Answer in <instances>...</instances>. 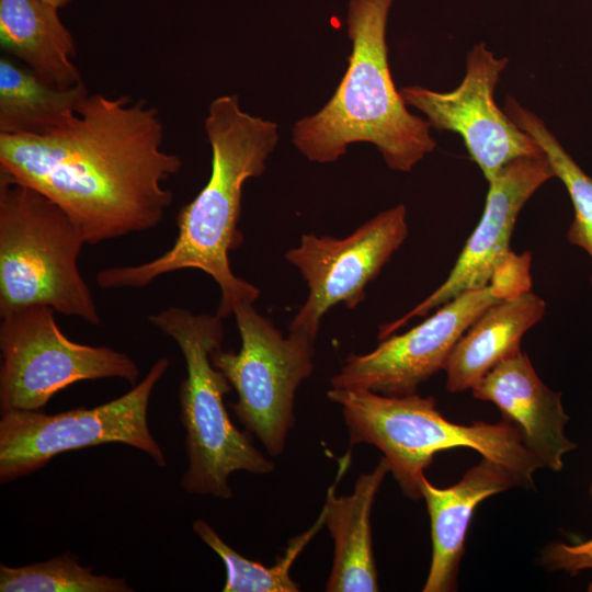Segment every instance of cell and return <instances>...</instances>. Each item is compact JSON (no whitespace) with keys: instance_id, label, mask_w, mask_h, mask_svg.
I'll return each mask as SVG.
<instances>
[{"instance_id":"1","label":"cell","mask_w":592,"mask_h":592,"mask_svg":"<svg viewBox=\"0 0 592 592\" xmlns=\"http://www.w3.org/2000/svg\"><path fill=\"white\" fill-rule=\"evenodd\" d=\"M163 139L160 114L146 100L89 94L49 133H0V174L53 201L87 244H98L162 221L173 202L163 183L183 164Z\"/></svg>"},{"instance_id":"2","label":"cell","mask_w":592,"mask_h":592,"mask_svg":"<svg viewBox=\"0 0 592 592\" xmlns=\"http://www.w3.org/2000/svg\"><path fill=\"white\" fill-rule=\"evenodd\" d=\"M204 128L212 149L209 179L179 210L172 247L147 262L103 269L95 282L104 289L144 288L162 275L200 270L220 289L216 314L224 319L260 296L257 286L234 274L228 253L243 239L238 229L243 184L264 172L280 137L275 122L242 111L236 94L212 101Z\"/></svg>"},{"instance_id":"3","label":"cell","mask_w":592,"mask_h":592,"mask_svg":"<svg viewBox=\"0 0 592 592\" xmlns=\"http://www.w3.org/2000/svg\"><path fill=\"white\" fill-rule=\"evenodd\" d=\"M394 1L350 0L349 66L325 106L292 130L295 147L308 160L334 162L351 144L365 141L390 169L409 172L434 150L431 124L408 111L389 70L386 27Z\"/></svg>"},{"instance_id":"4","label":"cell","mask_w":592,"mask_h":592,"mask_svg":"<svg viewBox=\"0 0 592 592\" xmlns=\"http://www.w3.org/2000/svg\"><path fill=\"white\" fill-rule=\"evenodd\" d=\"M327 396L341 407L350 447L360 443L377 447L402 493L414 501L422 499L424 469L441 451L475 449L513 473L523 488H534L533 475L543 467L519 428L505 419L457 424L443 417L433 397L415 392L388 396L331 388Z\"/></svg>"},{"instance_id":"5","label":"cell","mask_w":592,"mask_h":592,"mask_svg":"<svg viewBox=\"0 0 592 592\" xmlns=\"http://www.w3.org/2000/svg\"><path fill=\"white\" fill-rule=\"evenodd\" d=\"M148 319L178 344L185 361L179 406L187 467L181 487L190 494L231 499V474L266 475L273 471L274 463L234 425L226 410L224 398L232 387L210 357L224 340L223 318L171 306Z\"/></svg>"},{"instance_id":"6","label":"cell","mask_w":592,"mask_h":592,"mask_svg":"<svg viewBox=\"0 0 592 592\" xmlns=\"http://www.w3.org/2000/svg\"><path fill=\"white\" fill-rule=\"evenodd\" d=\"M84 236L53 201L0 174V316L32 306L100 326L78 266Z\"/></svg>"},{"instance_id":"7","label":"cell","mask_w":592,"mask_h":592,"mask_svg":"<svg viewBox=\"0 0 592 592\" xmlns=\"http://www.w3.org/2000/svg\"><path fill=\"white\" fill-rule=\"evenodd\" d=\"M530 265L528 252H512L487 286L446 301L409 331L380 340L373 351L349 356L331 378V388L388 396L414 394L420 384L443 369L456 342L488 307L531 289Z\"/></svg>"},{"instance_id":"8","label":"cell","mask_w":592,"mask_h":592,"mask_svg":"<svg viewBox=\"0 0 592 592\" xmlns=\"http://www.w3.org/2000/svg\"><path fill=\"white\" fill-rule=\"evenodd\" d=\"M232 315L240 349L220 346L212 352V362L237 392L230 403L235 415L276 457L295 424L296 390L315 368L316 339L294 330L284 337L253 304L237 306Z\"/></svg>"},{"instance_id":"9","label":"cell","mask_w":592,"mask_h":592,"mask_svg":"<svg viewBox=\"0 0 592 592\" xmlns=\"http://www.w3.org/2000/svg\"><path fill=\"white\" fill-rule=\"evenodd\" d=\"M169 367L159 358L145 378L109 402L55 414L39 410H11L0 419V482L43 468L55 456L105 443H122L147 454L159 467L166 456L150 432L148 405L156 384Z\"/></svg>"},{"instance_id":"10","label":"cell","mask_w":592,"mask_h":592,"mask_svg":"<svg viewBox=\"0 0 592 592\" xmlns=\"http://www.w3.org/2000/svg\"><path fill=\"white\" fill-rule=\"evenodd\" d=\"M0 351L1 413L39 410L58 391L81 380L121 378L136 385L140 374L126 353L67 338L47 306L1 316Z\"/></svg>"},{"instance_id":"11","label":"cell","mask_w":592,"mask_h":592,"mask_svg":"<svg viewBox=\"0 0 592 592\" xmlns=\"http://www.w3.org/2000/svg\"><path fill=\"white\" fill-rule=\"evenodd\" d=\"M408 236L407 210L399 204L361 225L345 238L305 234L297 247L285 253L308 285V297L289 330L316 339L325 314L343 303L354 309L365 299V289Z\"/></svg>"},{"instance_id":"12","label":"cell","mask_w":592,"mask_h":592,"mask_svg":"<svg viewBox=\"0 0 592 592\" xmlns=\"http://www.w3.org/2000/svg\"><path fill=\"white\" fill-rule=\"evenodd\" d=\"M508 62L479 43L469 50L465 77L456 89L437 92L409 86L400 90L405 103L420 110L432 127L463 138L488 182L515 159L544 156L537 143L494 103V88Z\"/></svg>"},{"instance_id":"13","label":"cell","mask_w":592,"mask_h":592,"mask_svg":"<svg viewBox=\"0 0 592 592\" xmlns=\"http://www.w3.org/2000/svg\"><path fill=\"white\" fill-rule=\"evenodd\" d=\"M551 178L556 177L545 155L519 158L503 167L488 182L482 216L448 276L405 316L380 326L378 339L389 337L411 318L429 315L467 291L487 286L512 252L510 240L522 207Z\"/></svg>"},{"instance_id":"14","label":"cell","mask_w":592,"mask_h":592,"mask_svg":"<svg viewBox=\"0 0 592 592\" xmlns=\"http://www.w3.org/2000/svg\"><path fill=\"white\" fill-rule=\"evenodd\" d=\"M473 396L489 401L502 418L516 425L526 447L543 467L555 473L563 468V456L577 445L565 435L569 421L561 392L548 388L521 350L500 362L471 389Z\"/></svg>"},{"instance_id":"15","label":"cell","mask_w":592,"mask_h":592,"mask_svg":"<svg viewBox=\"0 0 592 592\" xmlns=\"http://www.w3.org/2000/svg\"><path fill=\"white\" fill-rule=\"evenodd\" d=\"M514 487H522L519 478L487 457L451 487H435L422 477L421 492L430 516L432 538V558L423 592L457 590L466 534L477 505Z\"/></svg>"},{"instance_id":"16","label":"cell","mask_w":592,"mask_h":592,"mask_svg":"<svg viewBox=\"0 0 592 592\" xmlns=\"http://www.w3.org/2000/svg\"><path fill=\"white\" fill-rule=\"evenodd\" d=\"M350 452L339 460V470L329 487L322 508L325 526L334 554L328 592H376L379 590L372 539L371 513L389 465L383 456L371 473L360 475L349 496H337L335 487L349 468Z\"/></svg>"},{"instance_id":"17","label":"cell","mask_w":592,"mask_h":592,"mask_svg":"<svg viewBox=\"0 0 592 592\" xmlns=\"http://www.w3.org/2000/svg\"><path fill=\"white\" fill-rule=\"evenodd\" d=\"M546 304L531 289L488 307L454 345L443 369L446 389H473L500 362L521 350L525 332L544 316Z\"/></svg>"},{"instance_id":"18","label":"cell","mask_w":592,"mask_h":592,"mask_svg":"<svg viewBox=\"0 0 592 592\" xmlns=\"http://www.w3.org/2000/svg\"><path fill=\"white\" fill-rule=\"evenodd\" d=\"M0 46L50 84L68 88L82 82L72 59L76 42L44 0H0Z\"/></svg>"},{"instance_id":"19","label":"cell","mask_w":592,"mask_h":592,"mask_svg":"<svg viewBox=\"0 0 592 592\" xmlns=\"http://www.w3.org/2000/svg\"><path fill=\"white\" fill-rule=\"evenodd\" d=\"M82 82L61 88L48 83L12 57L0 58V133H49L68 123L89 95Z\"/></svg>"},{"instance_id":"20","label":"cell","mask_w":592,"mask_h":592,"mask_svg":"<svg viewBox=\"0 0 592 592\" xmlns=\"http://www.w3.org/2000/svg\"><path fill=\"white\" fill-rule=\"evenodd\" d=\"M325 526L321 511L315 523L304 533L287 543L284 554L272 567L250 560L224 542L216 531L204 520L193 523L194 533L223 560L226 568L224 592H298L300 587L289 572L294 561L307 544Z\"/></svg>"},{"instance_id":"21","label":"cell","mask_w":592,"mask_h":592,"mask_svg":"<svg viewBox=\"0 0 592 592\" xmlns=\"http://www.w3.org/2000/svg\"><path fill=\"white\" fill-rule=\"evenodd\" d=\"M503 111L519 128L537 143L548 159L555 177L566 186L574 209L568 239L572 244L583 249L592 261V178L577 164L536 114L523 107L510 95L506 96Z\"/></svg>"},{"instance_id":"22","label":"cell","mask_w":592,"mask_h":592,"mask_svg":"<svg viewBox=\"0 0 592 592\" xmlns=\"http://www.w3.org/2000/svg\"><path fill=\"white\" fill-rule=\"evenodd\" d=\"M124 578L95 574L66 551L22 567L0 565V592H132Z\"/></svg>"},{"instance_id":"23","label":"cell","mask_w":592,"mask_h":592,"mask_svg":"<svg viewBox=\"0 0 592 592\" xmlns=\"http://www.w3.org/2000/svg\"><path fill=\"white\" fill-rule=\"evenodd\" d=\"M589 494L592 500V483ZM539 563L548 571H562L570 576L592 570V537L570 543L553 542L542 550Z\"/></svg>"},{"instance_id":"24","label":"cell","mask_w":592,"mask_h":592,"mask_svg":"<svg viewBox=\"0 0 592 592\" xmlns=\"http://www.w3.org/2000/svg\"><path fill=\"white\" fill-rule=\"evenodd\" d=\"M44 1L59 10L60 8L68 5L75 0H44Z\"/></svg>"},{"instance_id":"25","label":"cell","mask_w":592,"mask_h":592,"mask_svg":"<svg viewBox=\"0 0 592 592\" xmlns=\"http://www.w3.org/2000/svg\"><path fill=\"white\" fill-rule=\"evenodd\" d=\"M588 591H589V592H592V581H591V582L589 583V585H588Z\"/></svg>"}]
</instances>
